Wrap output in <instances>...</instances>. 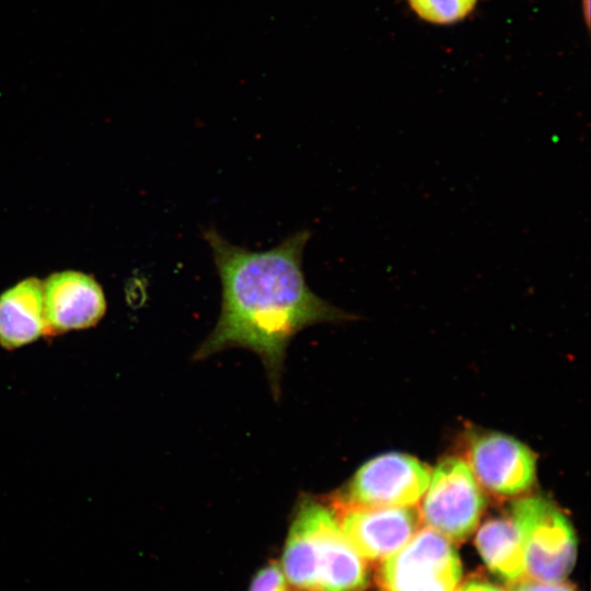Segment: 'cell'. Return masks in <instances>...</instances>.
Segmentation results:
<instances>
[{
    "label": "cell",
    "instance_id": "3",
    "mask_svg": "<svg viewBox=\"0 0 591 591\" xmlns=\"http://www.w3.org/2000/svg\"><path fill=\"white\" fill-rule=\"evenodd\" d=\"M511 519L518 530L530 580L558 583L571 571L577 538L571 523L554 503L542 497L513 502Z\"/></svg>",
    "mask_w": 591,
    "mask_h": 591
},
{
    "label": "cell",
    "instance_id": "7",
    "mask_svg": "<svg viewBox=\"0 0 591 591\" xmlns=\"http://www.w3.org/2000/svg\"><path fill=\"white\" fill-rule=\"evenodd\" d=\"M470 468L476 480L491 493L514 496L526 490L535 478V457L520 441L498 432L472 438Z\"/></svg>",
    "mask_w": 591,
    "mask_h": 591
},
{
    "label": "cell",
    "instance_id": "5",
    "mask_svg": "<svg viewBox=\"0 0 591 591\" xmlns=\"http://www.w3.org/2000/svg\"><path fill=\"white\" fill-rule=\"evenodd\" d=\"M424 495L419 517L428 528L453 541H463L475 531L485 498L464 461H441Z\"/></svg>",
    "mask_w": 591,
    "mask_h": 591
},
{
    "label": "cell",
    "instance_id": "10",
    "mask_svg": "<svg viewBox=\"0 0 591 591\" xmlns=\"http://www.w3.org/2000/svg\"><path fill=\"white\" fill-rule=\"evenodd\" d=\"M46 334L43 283L27 278L0 294V346L14 350Z\"/></svg>",
    "mask_w": 591,
    "mask_h": 591
},
{
    "label": "cell",
    "instance_id": "12",
    "mask_svg": "<svg viewBox=\"0 0 591 591\" xmlns=\"http://www.w3.org/2000/svg\"><path fill=\"white\" fill-rule=\"evenodd\" d=\"M421 20L433 24H452L466 18L477 0H407Z\"/></svg>",
    "mask_w": 591,
    "mask_h": 591
},
{
    "label": "cell",
    "instance_id": "4",
    "mask_svg": "<svg viewBox=\"0 0 591 591\" xmlns=\"http://www.w3.org/2000/svg\"><path fill=\"white\" fill-rule=\"evenodd\" d=\"M462 576L453 544L425 528L384 559L379 582L384 591H454Z\"/></svg>",
    "mask_w": 591,
    "mask_h": 591
},
{
    "label": "cell",
    "instance_id": "2",
    "mask_svg": "<svg viewBox=\"0 0 591 591\" xmlns=\"http://www.w3.org/2000/svg\"><path fill=\"white\" fill-rule=\"evenodd\" d=\"M314 580V591H362L369 581L363 557L345 535L337 514L315 499L301 501L293 518Z\"/></svg>",
    "mask_w": 591,
    "mask_h": 591
},
{
    "label": "cell",
    "instance_id": "17",
    "mask_svg": "<svg viewBox=\"0 0 591 591\" xmlns=\"http://www.w3.org/2000/svg\"><path fill=\"white\" fill-rule=\"evenodd\" d=\"M291 591H299V590H297V589H294V588L292 587Z\"/></svg>",
    "mask_w": 591,
    "mask_h": 591
},
{
    "label": "cell",
    "instance_id": "8",
    "mask_svg": "<svg viewBox=\"0 0 591 591\" xmlns=\"http://www.w3.org/2000/svg\"><path fill=\"white\" fill-rule=\"evenodd\" d=\"M339 524L356 551L384 560L417 532L419 514L408 507H340Z\"/></svg>",
    "mask_w": 591,
    "mask_h": 591
},
{
    "label": "cell",
    "instance_id": "15",
    "mask_svg": "<svg viewBox=\"0 0 591 591\" xmlns=\"http://www.w3.org/2000/svg\"><path fill=\"white\" fill-rule=\"evenodd\" d=\"M454 591H503L493 583L480 580V579H471L465 581L460 588Z\"/></svg>",
    "mask_w": 591,
    "mask_h": 591
},
{
    "label": "cell",
    "instance_id": "6",
    "mask_svg": "<svg viewBox=\"0 0 591 591\" xmlns=\"http://www.w3.org/2000/svg\"><path fill=\"white\" fill-rule=\"evenodd\" d=\"M429 480L428 467L415 457L382 454L356 472L339 507H412L421 499Z\"/></svg>",
    "mask_w": 591,
    "mask_h": 591
},
{
    "label": "cell",
    "instance_id": "16",
    "mask_svg": "<svg viewBox=\"0 0 591 591\" xmlns=\"http://www.w3.org/2000/svg\"><path fill=\"white\" fill-rule=\"evenodd\" d=\"M589 1L590 0H583V3L586 4L583 9L586 11L584 19L587 21V24H589Z\"/></svg>",
    "mask_w": 591,
    "mask_h": 591
},
{
    "label": "cell",
    "instance_id": "1",
    "mask_svg": "<svg viewBox=\"0 0 591 591\" xmlns=\"http://www.w3.org/2000/svg\"><path fill=\"white\" fill-rule=\"evenodd\" d=\"M204 237L221 282V311L195 357L207 358L230 347L253 350L266 367L274 393H278L292 337L311 325L354 316L308 285L302 257L310 231H297L267 251L237 246L216 229L206 230Z\"/></svg>",
    "mask_w": 591,
    "mask_h": 591
},
{
    "label": "cell",
    "instance_id": "13",
    "mask_svg": "<svg viewBox=\"0 0 591 591\" xmlns=\"http://www.w3.org/2000/svg\"><path fill=\"white\" fill-rule=\"evenodd\" d=\"M288 583L280 566L270 563L256 573L250 591H290Z\"/></svg>",
    "mask_w": 591,
    "mask_h": 591
},
{
    "label": "cell",
    "instance_id": "11",
    "mask_svg": "<svg viewBox=\"0 0 591 591\" xmlns=\"http://www.w3.org/2000/svg\"><path fill=\"white\" fill-rule=\"evenodd\" d=\"M475 544L486 566L496 576L510 583L524 579L523 549L511 518L486 521L477 532Z\"/></svg>",
    "mask_w": 591,
    "mask_h": 591
},
{
    "label": "cell",
    "instance_id": "14",
    "mask_svg": "<svg viewBox=\"0 0 591 591\" xmlns=\"http://www.w3.org/2000/svg\"><path fill=\"white\" fill-rule=\"evenodd\" d=\"M511 591H575V589L568 584L560 582L545 583L523 579L513 583V588Z\"/></svg>",
    "mask_w": 591,
    "mask_h": 591
},
{
    "label": "cell",
    "instance_id": "9",
    "mask_svg": "<svg viewBox=\"0 0 591 591\" xmlns=\"http://www.w3.org/2000/svg\"><path fill=\"white\" fill-rule=\"evenodd\" d=\"M46 334L96 325L106 311L105 296L91 276L79 271L51 275L43 283Z\"/></svg>",
    "mask_w": 591,
    "mask_h": 591
}]
</instances>
